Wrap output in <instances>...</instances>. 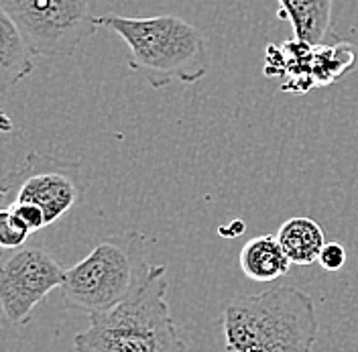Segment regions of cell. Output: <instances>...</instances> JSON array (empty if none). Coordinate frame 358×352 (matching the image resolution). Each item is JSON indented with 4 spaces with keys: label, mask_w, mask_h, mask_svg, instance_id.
<instances>
[{
    "label": "cell",
    "mask_w": 358,
    "mask_h": 352,
    "mask_svg": "<svg viewBox=\"0 0 358 352\" xmlns=\"http://www.w3.org/2000/svg\"><path fill=\"white\" fill-rule=\"evenodd\" d=\"M167 267L145 265L124 302L90 316L76 334V352H187L167 304Z\"/></svg>",
    "instance_id": "6da1fadb"
},
{
    "label": "cell",
    "mask_w": 358,
    "mask_h": 352,
    "mask_svg": "<svg viewBox=\"0 0 358 352\" xmlns=\"http://www.w3.org/2000/svg\"><path fill=\"white\" fill-rule=\"evenodd\" d=\"M220 328L226 352H313L320 330L312 295L293 286L232 297Z\"/></svg>",
    "instance_id": "7a4b0ae2"
},
{
    "label": "cell",
    "mask_w": 358,
    "mask_h": 352,
    "mask_svg": "<svg viewBox=\"0 0 358 352\" xmlns=\"http://www.w3.org/2000/svg\"><path fill=\"white\" fill-rule=\"evenodd\" d=\"M94 24L116 33L129 47V67L151 88L173 82L196 84L210 69L208 43L198 27L173 15L159 17H94Z\"/></svg>",
    "instance_id": "3957f363"
},
{
    "label": "cell",
    "mask_w": 358,
    "mask_h": 352,
    "mask_svg": "<svg viewBox=\"0 0 358 352\" xmlns=\"http://www.w3.org/2000/svg\"><path fill=\"white\" fill-rule=\"evenodd\" d=\"M141 244L138 234L108 237L80 263L66 269L62 286L66 308L96 316L124 302L147 265L141 257Z\"/></svg>",
    "instance_id": "277c9868"
},
{
    "label": "cell",
    "mask_w": 358,
    "mask_h": 352,
    "mask_svg": "<svg viewBox=\"0 0 358 352\" xmlns=\"http://www.w3.org/2000/svg\"><path fill=\"white\" fill-rule=\"evenodd\" d=\"M88 179L80 161L29 153L0 179V204H33L43 210L47 226L71 212L86 196Z\"/></svg>",
    "instance_id": "5b68a950"
},
{
    "label": "cell",
    "mask_w": 358,
    "mask_h": 352,
    "mask_svg": "<svg viewBox=\"0 0 358 352\" xmlns=\"http://www.w3.org/2000/svg\"><path fill=\"white\" fill-rule=\"evenodd\" d=\"M35 57L67 59L98 29L90 0H0Z\"/></svg>",
    "instance_id": "8992f818"
},
{
    "label": "cell",
    "mask_w": 358,
    "mask_h": 352,
    "mask_svg": "<svg viewBox=\"0 0 358 352\" xmlns=\"http://www.w3.org/2000/svg\"><path fill=\"white\" fill-rule=\"evenodd\" d=\"M358 67V47L334 37L326 43H306L289 39L281 45H268L263 73L283 78L281 90L303 96L317 88L332 86Z\"/></svg>",
    "instance_id": "52a82bcc"
},
{
    "label": "cell",
    "mask_w": 358,
    "mask_h": 352,
    "mask_svg": "<svg viewBox=\"0 0 358 352\" xmlns=\"http://www.w3.org/2000/svg\"><path fill=\"white\" fill-rule=\"evenodd\" d=\"M66 269L41 246H22L0 259V314L13 326H27L35 308L62 289Z\"/></svg>",
    "instance_id": "ba28073f"
},
{
    "label": "cell",
    "mask_w": 358,
    "mask_h": 352,
    "mask_svg": "<svg viewBox=\"0 0 358 352\" xmlns=\"http://www.w3.org/2000/svg\"><path fill=\"white\" fill-rule=\"evenodd\" d=\"M277 19H287L293 35L306 43H326L334 33L336 0H277Z\"/></svg>",
    "instance_id": "9c48e42d"
},
{
    "label": "cell",
    "mask_w": 358,
    "mask_h": 352,
    "mask_svg": "<svg viewBox=\"0 0 358 352\" xmlns=\"http://www.w3.org/2000/svg\"><path fill=\"white\" fill-rule=\"evenodd\" d=\"M238 265L246 279L257 283H273L287 277L291 269V261L275 234H261L246 241L238 255Z\"/></svg>",
    "instance_id": "30bf717a"
},
{
    "label": "cell",
    "mask_w": 358,
    "mask_h": 352,
    "mask_svg": "<svg viewBox=\"0 0 358 352\" xmlns=\"http://www.w3.org/2000/svg\"><path fill=\"white\" fill-rule=\"evenodd\" d=\"M35 69V55L22 39L19 27L0 6V96L6 94Z\"/></svg>",
    "instance_id": "8fae6325"
},
{
    "label": "cell",
    "mask_w": 358,
    "mask_h": 352,
    "mask_svg": "<svg viewBox=\"0 0 358 352\" xmlns=\"http://www.w3.org/2000/svg\"><path fill=\"white\" fill-rule=\"evenodd\" d=\"M275 237L291 265H299V267L317 263L320 253L328 242L324 228L308 216H293L285 220L279 226Z\"/></svg>",
    "instance_id": "7c38bea8"
},
{
    "label": "cell",
    "mask_w": 358,
    "mask_h": 352,
    "mask_svg": "<svg viewBox=\"0 0 358 352\" xmlns=\"http://www.w3.org/2000/svg\"><path fill=\"white\" fill-rule=\"evenodd\" d=\"M31 234V228L10 208H0V251L22 248Z\"/></svg>",
    "instance_id": "4fadbf2b"
},
{
    "label": "cell",
    "mask_w": 358,
    "mask_h": 352,
    "mask_svg": "<svg viewBox=\"0 0 358 352\" xmlns=\"http://www.w3.org/2000/svg\"><path fill=\"white\" fill-rule=\"evenodd\" d=\"M320 267L328 273H336L346 265V248L340 242H326L317 259Z\"/></svg>",
    "instance_id": "5bb4252c"
},
{
    "label": "cell",
    "mask_w": 358,
    "mask_h": 352,
    "mask_svg": "<svg viewBox=\"0 0 358 352\" xmlns=\"http://www.w3.org/2000/svg\"><path fill=\"white\" fill-rule=\"evenodd\" d=\"M6 208H10V210H13V212L31 228V232H39L41 228L47 226L43 210H41L39 206H33V204H10V206H6Z\"/></svg>",
    "instance_id": "9a60e30c"
},
{
    "label": "cell",
    "mask_w": 358,
    "mask_h": 352,
    "mask_svg": "<svg viewBox=\"0 0 358 352\" xmlns=\"http://www.w3.org/2000/svg\"><path fill=\"white\" fill-rule=\"evenodd\" d=\"M218 232L226 237V239H234V237H238V234H243L245 232V222L243 220H234L228 224V228L226 226H220L218 228Z\"/></svg>",
    "instance_id": "2e32d148"
},
{
    "label": "cell",
    "mask_w": 358,
    "mask_h": 352,
    "mask_svg": "<svg viewBox=\"0 0 358 352\" xmlns=\"http://www.w3.org/2000/svg\"><path fill=\"white\" fill-rule=\"evenodd\" d=\"M13 129H15V125H13L10 116L4 114V112H0V132H10Z\"/></svg>",
    "instance_id": "e0dca14e"
},
{
    "label": "cell",
    "mask_w": 358,
    "mask_h": 352,
    "mask_svg": "<svg viewBox=\"0 0 358 352\" xmlns=\"http://www.w3.org/2000/svg\"><path fill=\"white\" fill-rule=\"evenodd\" d=\"M0 316H2V314H0Z\"/></svg>",
    "instance_id": "ac0fdd59"
}]
</instances>
